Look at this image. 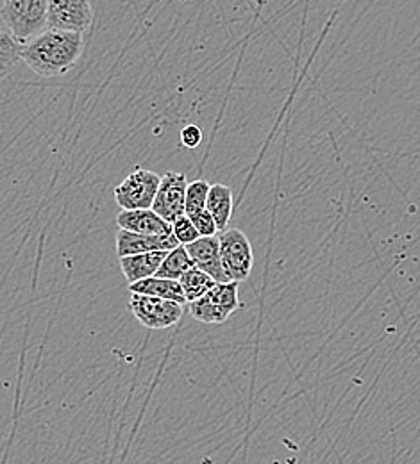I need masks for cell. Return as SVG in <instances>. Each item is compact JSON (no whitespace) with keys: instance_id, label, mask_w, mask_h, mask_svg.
Instances as JSON below:
<instances>
[{"instance_id":"obj_11","label":"cell","mask_w":420,"mask_h":464,"mask_svg":"<svg viewBox=\"0 0 420 464\" xmlns=\"http://www.w3.org/2000/svg\"><path fill=\"white\" fill-rule=\"evenodd\" d=\"M117 226L125 231L138 234H167L172 232V224L163 220L152 208L122 209L117 215Z\"/></svg>"},{"instance_id":"obj_12","label":"cell","mask_w":420,"mask_h":464,"mask_svg":"<svg viewBox=\"0 0 420 464\" xmlns=\"http://www.w3.org/2000/svg\"><path fill=\"white\" fill-rule=\"evenodd\" d=\"M167 252L169 250H151V252H143V254H132V256L121 257L122 274L127 279V283L131 285L140 279L156 276Z\"/></svg>"},{"instance_id":"obj_15","label":"cell","mask_w":420,"mask_h":464,"mask_svg":"<svg viewBox=\"0 0 420 464\" xmlns=\"http://www.w3.org/2000/svg\"><path fill=\"white\" fill-rule=\"evenodd\" d=\"M180 283L186 302L200 298L202 295H206L217 285V281L211 276H208L206 272H202L195 265L186 274L181 276Z\"/></svg>"},{"instance_id":"obj_20","label":"cell","mask_w":420,"mask_h":464,"mask_svg":"<svg viewBox=\"0 0 420 464\" xmlns=\"http://www.w3.org/2000/svg\"><path fill=\"white\" fill-rule=\"evenodd\" d=\"M188 217H190V220L193 222L195 229L199 231L200 236H215V234H219L217 222H215V218L211 217V213L206 208L197 211V213H193V215H188Z\"/></svg>"},{"instance_id":"obj_21","label":"cell","mask_w":420,"mask_h":464,"mask_svg":"<svg viewBox=\"0 0 420 464\" xmlns=\"http://www.w3.org/2000/svg\"><path fill=\"white\" fill-rule=\"evenodd\" d=\"M202 136L204 134H202V130L197 125H186L181 130V143L186 149H197L202 143Z\"/></svg>"},{"instance_id":"obj_10","label":"cell","mask_w":420,"mask_h":464,"mask_svg":"<svg viewBox=\"0 0 420 464\" xmlns=\"http://www.w3.org/2000/svg\"><path fill=\"white\" fill-rule=\"evenodd\" d=\"M181 243L174 232L167 234H138V232L121 229L117 234V256H132V254H143L151 250H172L180 246Z\"/></svg>"},{"instance_id":"obj_13","label":"cell","mask_w":420,"mask_h":464,"mask_svg":"<svg viewBox=\"0 0 420 464\" xmlns=\"http://www.w3.org/2000/svg\"><path fill=\"white\" fill-rule=\"evenodd\" d=\"M131 293H142V295H152V296H160V298H167V300H174L180 302L182 305H186V298L181 288L180 281L176 279H167V277H145L140 279L136 283L129 285Z\"/></svg>"},{"instance_id":"obj_5","label":"cell","mask_w":420,"mask_h":464,"mask_svg":"<svg viewBox=\"0 0 420 464\" xmlns=\"http://www.w3.org/2000/svg\"><path fill=\"white\" fill-rule=\"evenodd\" d=\"M219 243L220 259L230 279L237 283L247 281L254 266V252L247 234L240 229H224L219 234Z\"/></svg>"},{"instance_id":"obj_16","label":"cell","mask_w":420,"mask_h":464,"mask_svg":"<svg viewBox=\"0 0 420 464\" xmlns=\"http://www.w3.org/2000/svg\"><path fill=\"white\" fill-rule=\"evenodd\" d=\"M193 266V261L186 250L184 245H180L172 250L167 252L165 259L161 261L156 276L158 277H167V279H176L180 281L181 276L186 274Z\"/></svg>"},{"instance_id":"obj_1","label":"cell","mask_w":420,"mask_h":464,"mask_svg":"<svg viewBox=\"0 0 420 464\" xmlns=\"http://www.w3.org/2000/svg\"><path fill=\"white\" fill-rule=\"evenodd\" d=\"M84 54V33L47 27L22 45L20 58L44 79L68 73Z\"/></svg>"},{"instance_id":"obj_6","label":"cell","mask_w":420,"mask_h":464,"mask_svg":"<svg viewBox=\"0 0 420 464\" xmlns=\"http://www.w3.org/2000/svg\"><path fill=\"white\" fill-rule=\"evenodd\" d=\"M161 175L136 167L122 184L115 188V200L122 209H145L152 208Z\"/></svg>"},{"instance_id":"obj_3","label":"cell","mask_w":420,"mask_h":464,"mask_svg":"<svg viewBox=\"0 0 420 464\" xmlns=\"http://www.w3.org/2000/svg\"><path fill=\"white\" fill-rule=\"evenodd\" d=\"M237 281L217 283L206 295L188 302L190 314L202 324L220 325L241 307Z\"/></svg>"},{"instance_id":"obj_14","label":"cell","mask_w":420,"mask_h":464,"mask_svg":"<svg viewBox=\"0 0 420 464\" xmlns=\"http://www.w3.org/2000/svg\"><path fill=\"white\" fill-rule=\"evenodd\" d=\"M206 209L217 222L219 232L228 229L233 215V189L226 184H213L208 191Z\"/></svg>"},{"instance_id":"obj_2","label":"cell","mask_w":420,"mask_h":464,"mask_svg":"<svg viewBox=\"0 0 420 464\" xmlns=\"http://www.w3.org/2000/svg\"><path fill=\"white\" fill-rule=\"evenodd\" d=\"M0 16L24 45L49 27V0H4Z\"/></svg>"},{"instance_id":"obj_7","label":"cell","mask_w":420,"mask_h":464,"mask_svg":"<svg viewBox=\"0 0 420 464\" xmlns=\"http://www.w3.org/2000/svg\"><path fill=\"white\" fill-rule=\"evenodd\" d=\"M93 22L90 0H49V27L86 33Z\"/></svg>"},{"instance_id":"obj_9","label":"cell","mask_w":420,"mask_h":464,"mask_svg":"<svg viewBox=\"0 0 420 464\" xmlns=\"http://www.w3.org/2000/svg\"><path fill=\"white\" fill-rule=\"evenodd\" d=\"M193 265L211 276L217 283H230V276L220 259L219 236H199L195 241L184 245Z\"/></svg>"},{"instance_id":"obj_17","label":"cell","mask_w":420,"mask_h":464,"mask_svg":"<svg viewBox=\"0 0 420 464\" xmlns=\"http://www.w3.org/2000/svg\"><path fill=\"white\" fill-rule=\"evenodd\" d=\"M22 54V44L15 36L0 27V81L5 79L18 64Z\"/></svg>"},{"instance_id":"obj_4","label":"cell","mask_w":420,"mask_h":464,"mask_svg":"<svg viewBox=\"0 0 420 464\" xmlns=\"http://www.w3.org/2000/svg\"><path fill=\"white\" fill-rule=\"evenodd\" d=\"M127 307L143 327L154 331L174 327L184 313V305L180 302L142 293H131Z\"/></svg>"},{"instance_id":"obj_18","label":"cell","mask_w":420,"mask_h":464,"mask_svg":"<svg viewBox=\"0 0 420 464\" xmlns=\"http://www.w3.org/2000/svg\"><path fill=\"white\" fill-rule=\"evenodd\" d=\"M210 186L211 184H208L204 179H197V180L188 182L186 198H184V215H193V213L206 208Z\"/></svg>"},{"instance_id":"obj_8","label":"cell","mask_w":420,"mask_h":464,"mask_svg":"<svg viewBox=\"0 0 420 464\" xmlns=\"http://www.w3.org/2000/svg\"><path fill=\"white\" fill-rule=\"evenodd\" d=\"M186 175L167 172L161 175L152 209L169 224H172L178 217L184 215V198H186Z\"/></svg>"},{"instance_id":"obj_19","label":"cell","mask_w":420,"mask_h":464,"mask_svg":"<svg viewBox=\"0 0 420 464\" xmlns=\"http://www.w3.org/2000/svg\"><path fill=\"white\" fill-rule=\"evenodd\" d=\"M172 232L178 237L181 245H188V243L195 241L200 236L188 215H181L172 222Z\"/></svg>"}]
</instances>
